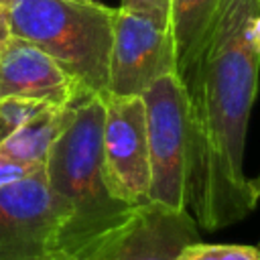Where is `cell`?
Instances as JSON below:
<instances>
[{
  "instance_id": "obj_8",
  "label": "cell",
  "mask_w": 260,
  "mask_h": 260,
  "mask_svg": "<svg viewBox=\"0 0 260 260\" xmlns=\"http://www.w3.org/2000/svg\"><path fill=\"white\" fill-rule=\"evenodd\" d=\"M175 45L169 26L120 6L114 8L106 93L142 95L156 79L175 73Z\"/></svg>"
},
{
  "instance_id": "obj_1",
  "label": "cell",
  "mask_w": 260,
  "mask_h": 260,
  "mask_svg": "<svg viewBox=\"0 0 260 260\" xmlns=\"http://www.w3.org/2000/svg\"><path fill=\"white\" fill-rule=\"evenodd\" d=\"M258 12L260 0H221L197 51L177 73L189 120L187 211L203 230L238 223L258 203L244 173L260 75L252 32Z\"/></svg>"
},
{
  "instance_id": "obj_6",
  "label": "cell",
  "mask_w": 260,
  "mask_h": 260,
  "mask_svg": "<svg viewBox=\"0 0 260 260\" xmlns=\"http://www.w3.org/2000/svg\"><path fill=\"white\" fill-rule=\"evenodd\" d=\"M102 156L110 191L130 207L148 203L150 156L142 95L104 93Z\"/></svg>"
},
{
  "instance_id": "obj_2",
  "label": "cell",
  "mask_w": 260,
  "mask_h": 260,
  "mask_svg": "<svg viewBox=\"0 0 260 260\" xmlns=\"http://www.w3.org/2000/svg\"><path fill=\"white\" fill-rule=\"evenodd\" d=\"M102 95L77 100L45 162L51 191L69 209V219L59 234L57 248L73 256L81 254L134 209L110 191L102 156Z\"/></svg>"
},
{
  "instance_id": "obj_10",
  "label": "cell",
  "mask_w": 260,
  "mask_h": 260,
  "mask_svg": "<svg viewBox=\"0 0 260 260\" xmlns=\"http://www.w3.org/2000/svg\"><path fill=\"white\" fill-rule=\"evenodd\" d=\"M71 106L43 108L39 114L20 124L6 140L0 142V156L26 165L30 169H43L51 152V146L69 122Z\"/></svg>"
},
{
  "instance_id": "obj_14",
  "label": "cell",
  "mask_w": 260,
  "mask_h": 260,
  "mask_svg": "<svg viewBox=\"0 0 260 260\" xmlns=\"http://www.w3.org/2000/svg\"><path fill=\"white\" fill-rule=\"evenodd\" d=\"M120 8L130 10L134 14L146 16L156 24L169 26V10L171 0H120Z\"/></svg>"
},
{
  "instance_id": "obj_9",
  "label": "cell",
  "mask_w": 260,
  "mask_h": 260,
  "mask_svg": "<svg viewBox=\"0 0 260 260\" xmlns=\"http://www.w3.org/2000/svg\"><path fill=\"white\" fill-rule=\"evenodd\" d=\"M85 95L89 93L37 45L10 35L0 47V100L67 108Z\"/></svg>"
},
{
  "instance_id": "obj_3",
  "label": "cell",
  "mask_w": 260,
  "mask_h": 260,
  "mask_svg": "<svg viewBox=\"0 0 260 260\" xmlns=\"http://www.w3.org/2000/svg\"><path fill=\"white\" fill-rule=\"evenodd\" d=\"M10 32L53 57L89 95L108 89L114 8L100 0H18Z\"/></svg>"
},
{
  "instance_id": "obj_21",
  "label": "cell",
  "mask_w": 260,
  "mask_h": 260,
  "mask_svg": "<svg viewBox=\"0 0 260 260\" xmlns=\"http://www.w3.org/2000/svg\"><path fill=\"white\" fill-rule=\"evenodd\" d=\"M81 2H93V0H81Z\"/></svg>"
},
{
  "instance_id": "obj_15",
  "label": "cell",
  "mask_w": 260,
  "mask_h": 260,
  "mask_svg": "<svg viewBox=\"0 0 260 260\" xmlns=\"http://www.w3.org/2000/svg\"><path fill=\"white\" fill-rule=\"evenodd\" d=\"M35 171H41V169H30L26 165H20V162H14L10 158L0 156V189L10 185V183H16V181H20V179H24L28 175H32Z\"/></svg>"
},
{
  "instance_id": "obj_18",
  "label": "cell",
  "mask_w": 260,
  "mask_h": 260,
  "mask_svg": "<svg viewBox=\"0 0 260 260\" xmlns=\"http://www.w3.org/2000/svg\"><path fill=\"white\" fill-rule=\"evenodd\" d=\"M252 32H254V39H256V45L260 47V12L254 16V22H252Z\"/></svg>"
},
{
  "instance_id": "obj_20",
  "label": "cell",
  "mask_w": 260,
  "mask_h": 260,
  "mask_svg": "<svg viewBox=\"0 0 260 260\" xmlns=\"http://www.w3.org/2000/svg\"><path fill=\"white\" fill-rule=\"evenodd\" d=\"M250 183H252V189H254L256 197L260 199V175H258V177H254V179H250Z\"/></svg>"
},
{
  "instance_id": "obj_19",
  "label": "cell",
  "mask_w": 260,
  "mask_h": 260,
  "mask_svg": "<svg viewBox=\"0 0 260 260\" xmlns=\"http://www.w3.org/2000/svg\"><path fill=\"white\" fill-rule=\"evenodd\" d=\"M18 0H0V10H4V12H10V8L16 4Z\"/></svg>"
},
{
  "instance_id": "obj_16",
  "label": "cell",
  "mask_w": 260,
  "mask_h": 260,
  "mask_svg": "<svg viewBox=\"0 0 260 260\" xmlns=\"http://www.w3.org/2000/svg\"><path fill=\"white\" fill-rule=\"evenodd\" d=\"M35 260H77L73 254H69V252H65V250H59V248H53V250H49V252H45V254H41V256H37Z\"/></svg>"
},
{
  "instance_id": "obj_5",
  "label": "cell",
  "mask_w": 260,
  "mask_h": 260,
  "mask_svg": "<svg viewBox=\"0 0 260 260\" xmlns=\"http://www.w3.org/2000/svg\"><path fill=\"white\" fill-rule=\"evenodd\" d=\"M69 209L51 191L45 169L0 189V260H35L57 248Z\"/></svg>"
},
{
  "instance_id": "obj_13",
  "label": "cell",
  "mask_w": 260,
  "mask_h": 260,
  "mask_svg": "<svg viewBox=\"0 0 260 260\" xmlns=\"http://www.w3.org/2000/svg\"><path fill=\"white\" fill-rule=\"evenodd\" d=\"M47 104L24 102V100H0V142L6 140L20 124L39 114Z\"/></svg>"
},
{
  "instance_id": "obj_7",
  "label": "cell",
  "mask_w": 260,
  "mask_h": 260,
  "mask_svg": "<svg viewBox=\"0 0 260 260\" xmlns=\"http://www.w3.org/2000/svg\"><path fill=\"white\" fill-rule=\"evenodd\" d=\"M199 242L197 223L187 209L158 203L134 207L118 225L91 242L77 260H177L181 250Z\"/></svg>"
},
{
  "instance_id": "obj_12",
  "label": "cell",
  "mask_w": 260,
  "mask_h": 260,
  "mask_svg": "<svg viewBox=\"0 0 260 260\" xmlns=\"http://www.w3.org/2000/svg\"><path fill=\"white\" fill-rule=\"evenodd\" d=\"M177 260H260V250L258 246L193 242L181 250Z\"/></svg>"
},
{
  "instance_id": "obj_4",
  "label": "cell",
  "mask_w": 260,
  "mask_h": 260,
  "mask_svg": "<svg viewBox=\"0 0 260 260\" xmlns=\"http://www.w3.org/2000/svg\"><path fill=\"white\" fill-rule=\"evenodd\" d=\"M150 156L148 203L187 209L189 120L185 89L177 73L156 79L144 93Z\"/></svg>"
},
{
  "instance_id": "obj_11",
  "label": "cell",
  "mask_w": 260,
  "mask_h": 260,
  "mask_svg": "<svg viewBox=\"0 0 260 260\" xmlns=\"http://www.w3.org/2000/svg\"><path fill=\"white\" fill-rule=\"evenodd\" d=\"M221 0H171L169 30L175 45V61L179 73L197 51L207 32Z\"/></svg>"
},
{
  "instance_id": "obj_17",
  "label": "cell",
  "mask_w": 260,
  "mask_h": 260,
  "mask_svg": "<svg viewBox=\"0 0 260 260\" xmlns=\"http://www.w3.org/2000/svg\"><path fill=\"white\" fill-rule=\"evenodd\" d=\"M10 20H8V12L0 10V47L10 39Z\"/></svg>"
},
{
  "instance_id": "obj_22",
  "label": "cell",
  "mask_w": 260,
  "mask_h": 260,
  "mask_svg": "<svg viewBox=\"0 0 260 260\" xmlns=\"http://www.w3.org/2000/svg\"><path fill=\"white\" fill-rule=\"evenodd\" d=\"M258 250H260V244H258Z\"/></svg>"
}]
</instances>
